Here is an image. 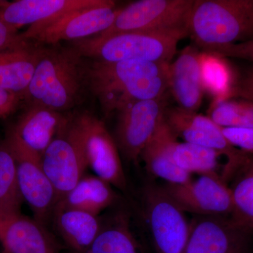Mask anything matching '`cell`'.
Listing matches in <instances>:
<instances>
[{"mask_svg":"<svg viewBox=\"0 0 253 253\" xmlns=\"http://www.w3.org/2000/svg\"><path fill=\"white\" fill-rule=\"evenodd\" d=\"M0 243L7 253H61L45 226L21 213L0 216Z\"/></svg>","mask_w":253,"mask_h":253,"instance_id":"obj_15","label":"cell"},{"mask_svg":"<svg viewBox=\"0 0 253 253\" xmlns=\"http://www.w3.org/2000/svg\"><path fill=\"white\" fill-rule=\"evenodd\" d=\"M249 234L229 217L199 216L190 223L184 253L242 252Z\"/></svg>","mask_w":253,"mask_h":253,"instance_id":"obj_14","label":"cell"},{"mask_svg":"<svg viewBox=\"0 0 253 253\" xmlns=\"http://www.w3.org/2000/svg\"><path fill=\"white\" fill-rule=\"evenodd\" d=\"M167 107L165 98L129 104L117 113L115 141L129 162L136 164L141 151L159 126Z\"/></svg>","mask_w":253,"mask_h":253,"instance_id":"obj_13","label":"cell"},{"mask_svg":"<svg viewBox=\"0 0 253 253\" xmlns=\"http://www.w3.org/2000/svg\"><path fill=\"white\" fill-rule=\"evenodd\" d=\"M109 0H17L0 9V18L17 30L21 26L46 22L85 8L107 4Z\"/></svg>","mask_w":253,"mask_h":253,"instance_id":"obj_16","label":"cell"},{"mask_svg":"<svg viewBox=\"0 0 253 253\" xmlns=\"http://www.w3.org/2000/svg\"><path fill=\"white\" fill-rule=\"evenodd\" d=\"M188 37L184 33L131 32L107 38L89 37L73 42V46L83 57L117 62L143 61L170 63L178 43Z\"/></svg>","mask_w":253,"mask_h":253,"instance_id":"obj_4","label":"cell"},{"mask_svg":"<svg viewBox=\"0 0 253 253\" xmlns=\"http://www.w3.org/2000/svg\"><path fill=\"white\" fill-rule=\"evenodd\" d=\"M21 99L17 95L0 87V119L14 112Z\"/></svg>","mask_w":253,"mask_h":253,"instance_id":"obj_32","label":"cell"},{"mask_svg":"<svg viewBox=\"0 0 253 253\" xmlns=\"http://www.w3.org/2000/svg\"><path fill=\"white\" fill-rule=\"evenodd\" d=\"M18 35L17 30L11 27L0 18V52L20 42Z\"/></svg>","mask_w":253,"mask_h":253,"instance_id":"obj_33","label":"cell"},{"mask_svg":"<svg viewBox=\"0 0 253 253\" xmlns=\"http://www.w3.org/2000/svg\"><path fill=\"white\" fill-rule=\"evenodd\" d=\"M221 131L234 147L253 154V128L221 127Z\"/></svg>","mask_w":253,"mask_h":253,"instance_id":"obj_30","label":"cell"},{"mask_svg":"<svg viewBox=\"0 0 253 253\" xmlns=\"http://www.w3.org/2000/svg\"><path fill=\"white\" fill-rule=\"evenodd\" d=\"M44 46L20 41L0 52V87L24 99Z\"/></svg>","mask_w":253,"mask_h":253,"instance_id":"obj_19","label":"cell"},{"mask_svg":"<svg viewBox=\"0 0 253 253\" xmlns=\"http://www.w3.org/2000/svg\"><path fill=\"white\" fill-rule=\"evenodd\" d=\"M2 253H6V252H5V251H3V252H2Z\"/></svg>","mask_w":253,"mask_h":253,"instance_id":"obj_36","label":"cell"},{"mask_svg":"<svg viewBox=\"0 0 253 253\" xmlns=\"http://www.w3.org/2000/svg\"><path fill=\"white\" fill-rule=\"evenodd\" d=\"M86 253H142L127 214L120 212L102 228Z\"/></svg>","mask_w":253,"mask_h":253,"instance_id":"obj_23","label":"cell"},{"mask_svg":"<svg viewBox=\"0 0 253 253\" xmlns=\"http://www.w3.org/2000/svg\"><path fill=\"white\" fill-rule=\"evenodd\" d=\"M143 195L146 220L158 253H184L190 231L184 212L162 186L149 184Z\"/></svg>","mask_w":253,"mask_h":253,"instance_id":"obj_10","label":"cell"},{"mask_svg":"<svg viewBox=\"0 0 253 253\" xmlns=\"http://www.w3.org/2000/svg\"><path fill=\"white\" fill-rule=\"evenodd\" d=\"M239 253H246V252H245V251H242V252H240Z\"/></svg>","mask_w":253,"mask_h":253,"instance_id":"obj_35","label":"cell"},{"mask_svg":"<svg viewBox=\"0 0 253 253\" xmlns=\"http://www.w3.org/2000/svg\"><path fill=\"white\" fill-rule=\"evenodd\" d=\"M177 137L163 118L141 151L140 158L148 172L169 184H183L191 179V174L176 166L172 157V145Z\"/></svg>","mask_w":253,"mask_h":253,"instance_id":"obj_20","label":"cell"},{"mask_svg":"<svg viewBox=\"0 0 253 253\" xmlns=\"http://www.w3.org/2000/svg\"><path fill=\"white\" fill-rule=\"evenodd\" d=\"M188 33L203 52L253 39V0H194Z\"/></svg>","mask_w":253,"mask_h":253,"instance_id":"obj_3","label":"cell"},{"mask_svg":"<svg viewBox=\"0 0 253 253\" xmlns=\"http://www.w3.org/2000/svg\"><path fill=\"white\" fill-rule=\"evenodd\" d=\"M200 63L204 91L212 95L214 100L229 98L234 83L224 58L202 51L200 52Z\"/></svg>","mask_w":253,"mask_h":253,"instance_id":"obj_27","label":"cell"},{"mask_svg":"<svg viewBox=\"0 0 253 253\" xmlns=\"http://www.w3.org/2000/svg\"><path fill=\"white\" fill-rule=\"evenodd\" d=\"M194 0H139L119 9L113 24L99 35L107 38L131 32L188 33Z\"/></svg>","mask_w":253,"mask_h":253,"instance_id":"obj_5","label":"cell"},{"mask_svg":"<svg viewBox=\"0 0 253 253\" xmlns=\"http://www.w3.org/2000/svg\"><path fill=\"white\" fill-rule=\"evenodd\" d=\"M164 119L177 139L214 150L226 158L225 166L221 172V179L226 183L249 155L232 146L223 134L221 126L208 116L174 106L166 108Z\"/></svg>","mask_w":253,"mask_h":253,"instance_id":"obj_7","label":"cell"},{"mask_svg":"<svg viewBox=\"0 0 253 253\" xmlns=\"http://www.w3.org/2000/svg\"><path fill=\"white\" fill-rule=\"evenodd\" d=\"M52 219L56 230L76 253H86L103 223L98 216L71 208H55Z\"/></svg>","mask_w":253,"mask_h":253,"instance_id":"obj_21","label":"cell"},{"mask_svg":"<svg viewBox=\"0 0 253 253\" xmlns=\"http://www.w3.org/2000/svg\"><path fill=\"white\" fill-rule=\"evenodd\" d=\"M16 162L20 191L29 205L34 219L46 226L58 204L57 194L42 165V158L26 147L10 131L4 141Z\"/></svg>","mask_w":253,"mask_h":253,"instance_id":"obj_8","label":"cell"},{"mask_svg":"<svg viewBox=\"0 0 253 253\" xmlns=\"http://www.w3.org/2000/svg\"><path fill=\"white\" fill-rule=\"evenodd\" d=\"M229 98H239L253 102V66L234 83Z\"/></svg>","mask_w":253,"mask_h":253,"instance_id":"obj_31","label":"cell"},{"mask_svg":"<svg viewBox=\"0 0 253 253\" xmlns=\"http://www.w3.org/2000/svg\"><path fill=\"white\" fill-rule=\"evenodd\" d=\"M170 63L95 60L86 66V83L109 117L136 101L165 98Z\"/></svg>","mask_w":253,"mask_h":253,"instance_id":"obj_1","label":"cell"},{"mask_svg":"<svg viewBox=\"0 0 253 253\" xmlns=\"http://www.w3.org/2000/svg\"><path fill=\"white\" fill-rule=\"evenodd\" d=\"M83 58L73 46H44L24 99L60 113L77 106L87 86Z\"/></svg>","mask_w":253,"mask_h":253,"instance_id":"obj_2","label":"cell"},{"mask_svg":"<svg viewBox=\"0 0 253 253\" xmlns=\"http://www.w3.org/2000/svg\"><path fill=\"white\" fill-rule=\"evenodd\" d=\"M68 118L41 105L31 104L11 131L26 147L42 158Z\"/></svg>","mask_w":253,"mask_h":253,"instance_id":"obj_18","label":"cell"},{"mask_svg":"<svg viewBox=\"0 0 253 253\" xmlns=\"http://www.w3.org/2000/svg\"><path fill=\"white\" fill-rule=\"evenodd\" d=\"M118 11L116 2L109 0L106 4L76 10L51 21L32 25L18 35V40L42 46L85 39L107 30Z\"/></svg>","mask_w":253,"mask_h":253,"instance_id":"obj_6","label":"cell"},{"mask_svg":"<svg viewBox=\"0 0 253 253\" xmlns=\"http://www.w3.org/2000/svg\"><path fill=\"white\" fill-rule=\"evenodd\" d=\"M171 151L176 166L191 175L217 173L219 158L222 156L214 150L177 139L172 143Z\"/></svg>","mask_w":253,"mask_h":253,"instance_id":"obj_25","label":"cell"},{"mask_svg":"<svg viewBox=\"0 0 253 253\" xmlns=\"http://www.w3.org/2000/svg\"><path fill=\"white\" fill-rule=\"evenodd\" d=\"M206 53L215 54L224 59L236 58L253 62V39L242 42L219 46Z\"/></svg>","mask_w":253,"mask_h":253,"instance_id":"obj_29","label":"cell"},{"mask_svg":"<svg viewBox=\"0 0 253 253\" xmlns=\"http://www.w3.org/2000/svg\"><path fill=\"white\" fill-rule=\"evenodd\" d=\"M23 201L18 186L16 162L4 142L0 144V216L19 214Z\"/></svg>","mask_w":253,"mask_h":253,"instance_id":"obj_26","label":"cell"},{"mask_svg":"<svg viewBox=\"0 0 253 253\" xmlns=\"http://www.w3.org/2000/svg\"><path fill=\"white\" fill-rule=\"evenodd\" d=\"M169 89L176 106L198 112L205 91L201 79L200 52L196 47L186 46L175 61L169 64Z\"/></svg>","mask_w":253,"mask_h":253,"instance_id":"obj_17","label":"cell"},{"mask_svg":"<svg viewBox=\"0 0 253 253\" xmlns=\"http://www.w3.org/2000/svg\"><path fill=\"white\" fill-rule=\"evenodd\" d=\"M230 189L234 209L230 217L248 233L253 231V154H249L234 174Z\"/></svg>","mask_w":253,"mask_h":253,"instance_id":"obj_24","label":"cell"},{"mask_svg":"<svg viewBox=\"0 0 253 253\" xmlns=\"http://www.w3.org/2000/svg\"><path fill=\"white\" fill-rule=\"evenodd\" d=\"M9 1H5V0H0V9L4 7L5 6L8 4Z\"/></svg>","mask_w":253,"mask_h":253,"instance_id":"obj_34","label":"cell"},{"mask_svg":"<svg viewBox=\"0 0 253 253\" xmlns=\"http://www.w3.org/2000/svg\"><path fill=\"white\" fill-rule=\"evenodd\" d=\"M88 168L111 185L126 191L127 183L119 149L104 123L89 112L75 116Z\"/></svg>","mask_w":253,"mask_h":253,"instance_id":"obj_11","label":"cell"},{"mask_svg":"<svg viewBox=\"0 0 253 253\" xmlns=\"http://www.w3.org/2000/svg\"><path fill=\"white\" fill-rule=\"evenodd\" d=\"M118 200L117 194L109 182L96 175H84L56 207L79 210L98 216Z\"/></svg>","mask_w":253,"mask_h":253,"instance_id":"obj_22","label":"cell"},{"mask_svg":"<svg viewBox=\"0 0 253 253\" xmlns=\"http://www.w3.org/2000/svg\"><path fill=\"white\" fill-rule=\"evenodd\" d=\"M42 165L56 190L59 201L84 175L88 165L74 118H68V122L48 146L42 157Z\"/></svg>","mask_w":253,"mask_h":253,"instance_id":"obj_9","label":"cell"},{"mask_svg":"<svg viewBox=\"0 0 253 253\" xmlns=\"http://www.w3.org/2000/svg\"><path fill=\"white\" fill-rule=\"evenodd\" d=\"M208 116L221 127L253 128V102L239 98L214 100Z\"/></svg>","mask_w":253,"mask_h":253,"instance_id":"obj_28","label":"cell"},{"mask_svg":"<svg viewBox=\"0 0 253 253\" xmlns=\"http://www.w3.org/2000/svg\"><path fill=\"white\" fill-rule=\"evenodd\" d=\"M162 187L184 212L230 217L234 209L230 187L218 173L202 174L183 184L167 183Z\"/></svg>","mask_w":253,"mask_h":253,"instance_id":"obj_12","label":"cell"}]
</instances>
